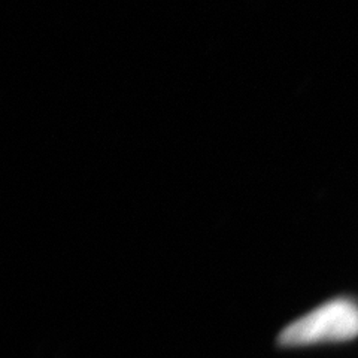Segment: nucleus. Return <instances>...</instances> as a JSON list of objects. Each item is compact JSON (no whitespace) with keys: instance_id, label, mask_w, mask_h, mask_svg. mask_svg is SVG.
Here are the masks:
<instances>
[{"instance_id":"obj_1","label":"nucleus","mask_w":358,"mask_h":358,"mask_svg":"<svg viewBox=\"0 0 358 358\" xmlns=\"http://www.w3.org/2000/svg\"><path fill=\"white\" fill-rule=\"evenodd\" d=\"M358 336V305L350 299H334L291 322L279 334L284 346L342 342Z\"/></svg>"}]
</instances>
